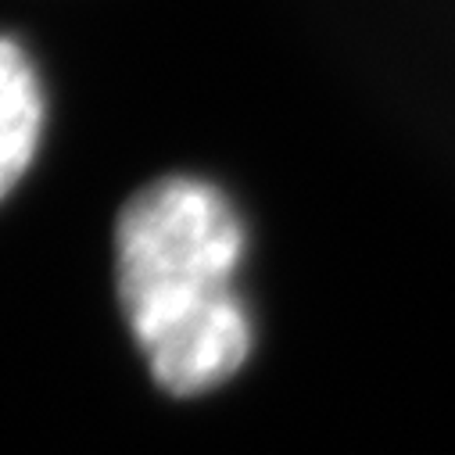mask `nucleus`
Masks as SVG:
<instances>
[{
	"label": "nucleus",
	"mask_w": 455,
	"mask_h": 455,
	"mask_svg": "<svg viewBox=\"0 0 455 455\" xmlns=\"http://www.w3.org/2000/svg\"><path fill=\"white\" fill-rule=\"evenodd\" d=\"M244 222L219 187L165 176L140 187L116 222L123 315L169 395H204L251 355V315L234 280Z\"/></svg>",
	"instance_id": "f257e3e1"
},
{
	"label": "nucleus",
	"mask_w": 455,
	"mask_h": 455,
	"mask_svg": "<svg viewBox=\"0 0 455 455\" xmlns=\"http://www.w3.org/2000/svg\"><path fill=\"white\" fill-rule=\"evenodd\" d=\"M44 86L36 65L12 36H0V201L36 158L44 137Z\"/></svg>",
	"instance_id": "f03ea898"
}]
</instances>
